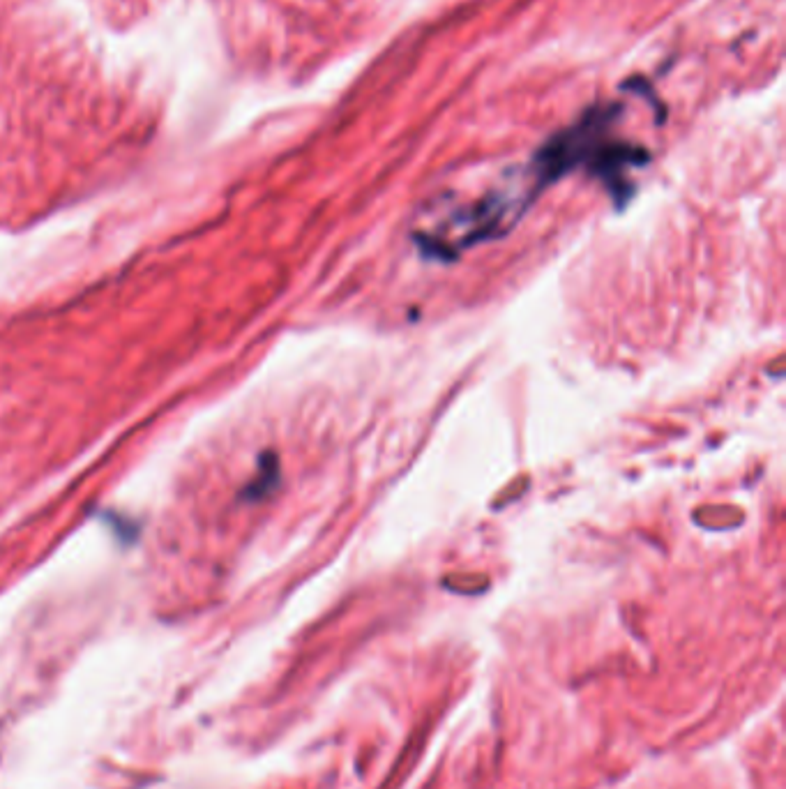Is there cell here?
Returning <instances> with one entry per match:
<instances>
[{
  "label": "cell",
  "mask_w": 786,
  "mask_h": 789,
  "mask_svg": "<svg viewBox=\"0 0 786 789\" xmlns=\"http://www.w3.org/2000/svg\"><path fill=\"white\" fill-rule=\"evenodd\" d=\"M614 116L616 111L611 109H595L544 144L535 160L540 178L554 180L572 169L588 167L604 180H621V171L627 164H637L641 153L611 141L609 125Z\"/></svg>",
  "instance_id": "6da1fadb"
}]
</instances>
